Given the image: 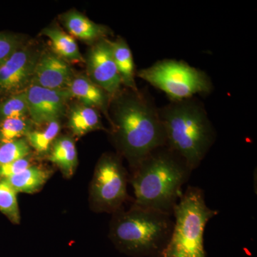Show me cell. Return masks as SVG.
I'll return each instance as SVG.
<instances>
[{
  "label": "cell",
  "mask_w": 257,
  "mask_h": 257,
  "mask_svg": "<svg viewBox=\"0 0 257 257\" xmlns=\"http://www.w3.org/2000/svg\"><path fill=\"white\" fill-rule=\"evenodd\" d=\"M42 33L48 37L55 55L65 61L81 62L83 60L78 45L71 35L56 28L45 29Z\"/></svg>",
  "instance_id": "ac0fdd59"
},
{
  "label": "cell",
  "mask_w": 257,
  "mask_h": 257,
  "mask_svg": "<svg viewBox=\"0 0 257 257\" xmlns=\"http://www.w3.org/2000/svg\"><path fill=\"white\" fill-rule=\"evenodd\" d=\"M29 115L25 91L15 93L0 103V121L14 118H25Z\"/></svg>",
  "instance_id": "44dd1931"
},
{
  "label": "cell",
  "mask_w": 257,
  "mask_h": 257,
  "mask_svg": "<svg viewBox=\"0 0 257 257\" xmlns=\"http://www.w3.org/2000/svg\"><path fill=\"white\" fill-rule=\"evenodd\" d=\"M62 20L71 36L83 41H99L101 39L105 38L104 37L108 32L105 27L94 23L77 11L66 13Z\"/></svg>",
  "instance_id": "4fadbf2b"
},
{
  "label": "cell",
  "mask_w": 257,
  "mask_h": 257,
  "mask_svg": "<svg viewBox=\"0 0 257 257\" xmlns=\"http://www.w3.org/2000/svg\"><path fill=\"white\" fill-rule=\"evenodd\" d=\"M17 194L18 193L9 184L0 180V211L12 222L19 224L20 212Z\"/></svg>",
  "instance_id": "7402d4cb"
},
{
  "label": "cell",
  "mask_w": 257,
  "mask_h": 257,
  "mask_svg": "<svg viewBox=\"0 0 257 257\" xmlns=\"http://www.w3.org/2000/svg\"><path fill=\"white\" fill-rule=\"evenodd\" d=\"M67 89L71 96L77 98L82 105L100 109L106 114L110 95L94 84L87 76L73 77Z\"/></svg>",
  "instance_id": "7c38bea8"
},
{
  "label": "cell",
  "mask_w": 257,
  "mask_h": 257,
  "mask_svg": "<svg viewBox=\"0 0 257 257\" xmlns=\"http://www.w3.org/2000/svg\"><path fill=\"white\" fill-rule=\"evenodd\" d=\"M20 48V43L17 37L0 34V64L9 59Z\"/></svg>",
  "instance_id": "d4e9b609"
},
{
  "label": "cell",
  "mask_w": 257,
  "mask_h": 257,
  "mask_svg": "<svg viewBox=\"0 0 257 257\" xmlns=\"http://www.w3.org/2000/svg\"><path fill=\"white\" fill-rule=\"evenodd\" d=\"M137 75L165 92L172 101L189 99L197 94H208L213 89L205 72L182 61H160L139 71Z\"/></svg>",
  "instance_id": "8992f818"
},
{
  "label": "cell",
  "mask_w": 257,
  "mask_h": 257,
  "mask_svg": "<svg viewBox=\"0 0 257 257\" xmlns=\"http://www.w3.org/2000/svg\"><path fill=\"white\" fill-rule=\"evenodd\" d=\"M192 172L183 159L168 147L157 149L133 169V205L172 216Z\"/></svg>",
  "instance_id": "7a4b0ae2"
},
{
  "label": "cell",
  "mask_w": 257,
  "mask_h": 257,
  "mask_svg": "<svg viewBox=\"0 0 257 257\" xmlns=\"http://www.w3.org/2000/svg\"><path fill=\"white\" fill-rule=\"evenodd\" d=\"M50 152L49 160L60 169L65 177H72L78 164L77 147L73 139L68 136L56 139Z\"/></svg>",
  "instance_id": "5bb4252c"
},
{
  "label": "cell",
  "mask_w": 257,
  "mask_h": 257,
  "mask_svg": "<svg viewBox=\"0 0 257 257\" xmlns=\"http://www.w3.org/2000/svg\"><path fill=\"white\" fill-rule=\"evenodd\" d=\"M172 216L133 206L114 213L109 237L122 252L134 256H157L170 239Z\"/></svg>",
  "instance_id": "277c9868"
},
{
  "label": "cell",
  "mask_w": 257,
  "mask_h": 257,
  "mask_svg": "<svg viewBox=\"0 0 257 257\" xmlns=\"http://www.w3.org/2000/svg\"><path fill=\"white\" fill-rule=\"evenodd\" d=\"M31 147L25 138L2 144L0 146V166L30 156Z\"/></svg>",
  "instance_id": "603a6c76"
},
{
  "label": "cell",
  "mask_w": 257,
  "mask_h": 257,
  "mask_svg": "<svg viewBox=\"0 0 257 257\" xmlns=\"http://www.w3.org/2000/svg\"><path fill=\"white\" fill-rule=\"evenodd\" d=\"M49 176L50 174L45 169L32 165L20 174L3 180L9 184L17 193L32 194L43 187Z\"/></svg>",
  "instance_id": "2e32d148"
},
{
  "label": "cell",
  "mask_w": 257,
  "mask_h": 257,
  "mask_svg": "<svg viewBox=\"0 0 257 257\" xmlns=\"http://www.w3.org/2000/svg\"><path fill=\"white\" fill-rule=\"evenodd\" d=\"M73 77L67 61L55 53L45 52L39 56L32 84L47 89L63 90L68 89Z\"/></svg>",
  "instance_id": "8fae6325"
},
{
  "label": "cell",
  "mask_w": 257,
  "mask_h": 257,
  "mask_svg": "<svg viewBox=\"0 0 257 257\" xmlns=\"http://www.w3.org/2000/svg\"><path fill=\"white\" fill-rule=\"evenodd\" d=\"M29 116L32 123L48 124L59 120L72 97L68 89L55 90L31 84L25 89Z\"/></svg>",
  "instance_id": "9c48e42d"
},
{
  "label": "cell",
  "mask_w": 257,
  "mask_h": 257,
  "mask_svg": "<svg viewBox=\"0 0 257 257\" xmlns=\"http://www.w3.org/2000/svg\"><path fill=\"white\" fill-rule=\"evenodd\" d=\"M68 125L72 133L79 137L103 128L97 109L84 105L72 108L69 115Z\"/></svg>",
  "instance_id": "e0dca14e"
},
{
  "label": "cell",
  "mask_w": 257,
  "mask_h": 257,
  "mask_svg": "<svg viewBox=\"0 0 257 257\" xmlns=\"http://www.w3.org/2000/svg\"><path fill=\"white\" fill-rule=\"evenodd\" d=\"M42 130L30 132L26 136L30 147H33L39 153L50 152L51 147L60 133L61 126L59 120L51 121Z\"/></svg>",
  "instance_id": "d6986e66"
},
{
  "label": "cell",
  "mask_w": 257,
  "mask_h": 257,
  "mask_svg": "<svg viewBox=\"0 0 257 257\" xmlns=\"http://www.w3.org/2000/svg\"><path fill=\"white\" fill-rule=\"evenodd\" d=\"M218 213L208 207L202 189L189 186L174 209L173 229L159 257H206L204 231Z\"/></svg>",
  "instance_id": "5b68a950"
},
{
  "label": "cell",
  "mask_w": 257,
  "mask_h": 257,
  "mask_svg": "<svg viewBox=\"0 0 257 257\" xmlns=\"http://www.w3.org/2000/svg\"><path fill=\"white\" fill-rule=\"evenodd\" d=\"M32 165H32L31 157L30 155L21 160L0 166V180L18 175Z\"/></svg>",
  "instance_id": "cb8c5ba5"
},
{
  "label": "cell",
  "mask_w": 257,
  "mask_h": 257,
  "mask_svg": "<svg viewBox=\"0 0 257 257\" xmlns=\"http://www.w3.org/2000/svg\"><path fill=\"white\" fill-rule=\"evenodd\" d=\"M126 187L127 175L121 161L114 155H103L96 166L91 184L93 209L113 214L119 211L127 199Z\"/></svg>",
  "instance_id": "52a82bcc"
},
{
  "label": "cell",
  "mask_w": 257,
  "mask_h": 257,
  "mask_svg": "<svg viewBox=\"0 0 257 257\" xmlns=\"http://www.w3.org/2000/svg\"><path fill=\"white\" fill-rule=\"evenodd\" d=\"M116 96L113 132L120 153L135 168L152 152L167 146L159 109L150 96L131 90Z\"/></svg>",
  "instance_id": "6da1fadb"
},
{
  "label": "cell",
  "mask_w": 257,
  "mask_h": 257,
  "mask_svg": "<svg viewBox=\"0 0 257 257\" xmlns=\"http://www.w3.org/2000/svg\"><path fill=\"white\" fill-rule=\"evenodd\" d=\"M113 57L121 78V84L131 90L138 91L133 53L124 39L110 41Z\"/></svg>",
  "instance_id": "9a60e30c"
},
{
  "label": "cell",
  "mask_w": 257,
  "mask_h": 257,
  "mask_svg": "<svg viewBox=\"0 0 257 257\" xmlns=\"http://www.w3.org/2000/svg\"><path fill=\"white\" fill-rule=\"evenodd\" d=\"M39 55L29 48H20L0 64V91L20 92L32 82Z\"/></svg>",
  "instance_id": "30bf717a"
},
{
  "label": "cell",
  "mask_w": 257,
  "mask_h": 257,
  "mask_svg": "<svg viewBox=\"0 0 257 257\" xmlns=\"http://www.w3.org/2000/svg\"><path fill=\"white\" fill-rule=\"evenodd\" d=\"M197 100L192 97L172 101L159 109L167 146L182 157L192 171L202 163L216 138L207 113Z\"/></svg>",
  "instance_id": "3957f363"
},
{
  "label": "cell",
  "mask_w": 257,
  "mask_h": 257,
  "mask_svg": "<svg viewBox=\"0 0 257 257\" xmlns=\"http://www.w3.org/2000/svg\"><path fill=\"white\" fill-rule=\"evenodd\" d=\"M32 124L27 117L3 120L0 124V142L7 143L24 138L32 131Z\"/></svg>",
  "instance_id": "ffe728a7"
},
{
  "label": "cell",
  "mask_w": 257,
  "mask_h": 257,
  "mask_svg": "<svg viewBox=\"0 0 257 257\" xmlns=\"http://www.w3.org/2000/svg\"><path fill=\"white\" fill-rule=\"evenodd\" d=\"M87 77L94 84L114 96L119 93L121 81L113 57L110 40L101 39L88 52Z\"/></svg>",
  "instance_id": "ba28073f"
}]
</instances>
